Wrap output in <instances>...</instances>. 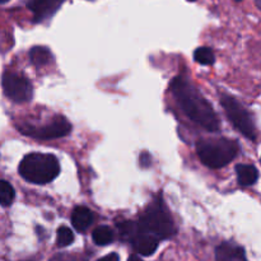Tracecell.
<instances>
[{
  "mask_svg": "<svg viewBox=\"0 0 261 261\" xmlns=\"http://www.w3.org/2000/svg\"><path fill=\"white\" fill-rule=\"evenodd\" d=\"M194 59L200 65H212L216 60V56L212 48L209 47H198L194 53Z\"/></svg>",
  "mask_w": 261,
  "mask_h": 261,
  "instance_id": "obj_15",
  "label": "cell"
},
{
  "mask_svg": "<svg viewBox=\"0 0 261 261\" xmlns=\"http://www.w3.org/2000/svg\"><path fill=\"white\" fill-rule=\"evenodd\" d=\"M216 261H249L244 247L234 242H223L216 250Z\"/></svg>",
  "mask_w": 261,
  "mask_h": 261,
  "instance_id": "obj_9",
  "label": "cell"
},
{
  "mask_svg": "<svg viewBox=\"0 0 261 261\" xmlns=\"http://www.w3.org/2000/svg\"><path fill=\"white\" fill-rule=\"evenodd\" d=\"M97 261H120V257H119V255L115 254V252H112V254L106 255V256L101 257V259H98Z\"/></svg>",
  "mask_w": 261,
  "mask_h": 261,
  "instance_id": "obj_19",
  "label": "cell"
},
{
  "mask_svg": "<svg viewBox=\"0 0 261 261\" xmlns=\"http://www.w3.org/2000/svg\"><path fill=\"white\" fill-rule=\"evenodd\" d=\"M117 229L120 236L126 241L133 234L150 237L157 240L158 242L171 239L176 234L175 222L161 195H158L152 201V204L137 222H120L117 223Z\"/></svg>",
  "mask_w": 261,
  "mask_h": 261,
  "instance_id": "obj_2",
  "label": "cell"
},
{
  "mask_svg": "<svg viewBox=\"0 0 261 261\" xmlns=\"http://www.w3.org/2000/svg\"><path fill=\"white\" fill-rule=\"evenodd\" d=\"M255 3H256V7H257V8H260V7H261V3H260V0H255Z\"/></svg>",
  "mask_w": 261,
  "mask_h": 261,
  "instance_id": "obj_21",
  "label": "cell"
},
{
  "mask_svg": "<svg viewBox=\"0 0 261 261\" xmlns=\"http://www.w3.org/2000/svg\"><path fill=\"white\" fill-rule=\"evenodd\" d=\"M170 89L180 109L191 121L198 124L206 132H218L221 127L218 115L216 114L208 99L188 78L182 75L173 78L170 84Z\"/></svg>",
  "mask_w": 261,
  "mask_h": 261,
  "instance_id": "obj_1",
  "label": "cell"
},
{
  "mask_svg": "<svg viewBox=\"0 0 261 261\" xmlns=\"http://www.w3.org/2000/svg\"><path fill=\"white\" fill-rule=\"evenodd\" d=\"M189 2H195V0H189Z\"/></svg>",
  "mask_w": 261,
  "mask_h": 261,
  "instance_id": "obj_24",
  "label": "cell"
},
{
  "mask_svg": "<svg viewBox=\"0 0 261 261\" xmlns=\"http://www.w3.org/2000/svg\"><path fill=\"white\" fill-rule=\"evenodd\" d=\"M74 241V234L68 227H60L58 229V237H56V245L59 247L69 246Z\"/></svg>",
  "mask_w": 261,
  "mask_h": 261,
  "instance_id": "obj_16",
  "label": "cell"
},
{
  "mask_svg": "<svg viewBox=\"0 0 261 261\" xmlns=\"http://www.w3.org/2000/svg\"><path fill=\"white\" fill-rule=\"evenodd\" d=\"M2 86L5 96L13 102H28L33 96L32 84L19 73L5 71L2 79Z\"/></svg>",
  "mask_w": 261,
  "mask_h": 261,
  "instance_id": "obj_7",
  "label": "cell"
},
{
  "mask_svg": "<svg viewBox=\"0 0 261 261\" xmlns=\"http://www.w3.org/2000/svg\"><path fill=\"white\" fill-rule=\"evenodd\" d=\"M65 0H27V8L32 12L33 20L37 23L53 17Z\"/></svg>",
  "mask_w": 261,
  "mask_h": 261,
  "instance_id": "obj_8",
  "label": "cell"
},
{
  "mask_svg": "<svg viewBox=\"0 0 261 261\" xmlns=\"http://www.w3.org/2000/svg\"><path fill=\"white\" fill-rule=\"evenodd\" d=\"M50 261H78L76 257L71 254H66V252H60L51 257Z\"/></svg>",
  "mask_w": 261,
  "mask_h": 261,
  "instance_id": "obj_17",
  "label": "cell"
},
{
  "mask_svg": "<svg viewBox=\"0 0 261 261\" xmlns=\"http://www.w3.org/2000/svg\"><path fill=\"white\" fill-rule=\"evenodd\" d=\"M114 231L107 226H99L92 233L93 242L96 245H98V246H106V245L111 244L114 241Z\"/></svg>",
  "mask_w": 261,
  "mask_h": 261,
  "instance_id": "obj_13",
  "label": "cell"
},
{
  "mask_svg": "<svg viewBox=\"0 0 261 261\" xmlns=\"http://www.w3.org/2000/svg\"><path fill=\"white\" fill-rule=\"evenodd\" d=\"M30 60L35 66H45L53 61V54L45 46H35L30 50Z\"/></svg>",
  "mask_w": 261,
  "mask_h": 261,
  "instance_id": "obj_12",
  "label": "cell"
},
{
  "mask_svg": "<svg viewBox=\"0 0 261 261\" xmlns=\"http://www.w3.org/2000/svg\"><path fill=\"white\" fill-rule=\"evenodd\" d=\"M139 162L142 165V167H148V166H150V155L148 153H142V155L139 158Z\"/></svg>",
  "mask_w": 261,
  "mask_h": 261,
  "instance_id": "obj_18",
  "label": "cell"
},
{
  "mask_svg": "<svg viewBox=\"0 0 261 261\" xmlns=\"http://www.w3.org/2000/svg\"><path fill=\"white\" fill-rule=\"evenodd\" d=\"M127 261H144L142 259H139V256H137V255H132V256L129 257V260Z\"/></svg>",
  "mask_w": 261,
  "mask_h": 261,
  "instance_id": "obj_20",
  "label": "cell"
},
{
  "mask_svg": "<svg viewBox=\"0 0 261 261\" xmlns=\"http://www.w3.org/2000/svg\"><path fill=\"white\" fill-rule=\"evenodd\" d=\"M236 175L240 185L251 186L256 184L257 178H259V171L252 165H237Z\"/></svg>",
  "mask_w": 261,
  "mask_h": 261,
  "instance_id": "obj_11",
  "label": "cell"
},
{
  "mask_svg": "<svg viewBox=\"0 0 261 261\" xmlns=\"http://www.w3.org/2000/svg\"><path fill=\"white\" fill-rule=\"evenodd\" d=\"M196 152L203 165L213 170H218L237 157L240 145L236 140L228 138H213L200 140L196 144Z\"/></svg>",
  "mask_w": 261,
  "mask_h": 261,
  "instance_id": "obj_4",
  "label": "cell"
},
{
  "mask_svg": "<svg viewBox=\"0 0 261 261\" xmlns=\"http://www.w3.org/2000/svg\"><path fill=\"white\" fill-rule=\"evenodd\" d=\"M15 191L8 181L0 180V205L10 206L14 201Z\"/></svg>",
  "mask_w": 261,
  "mask_h": 261,
  "instance_id": "obj_14",
  "label": "cell"
},
{
  "mask_svg": "<svg viewBox=\"0 0 261 261\" xmlns=\"http://www.w3.org/2000/svg\"><path fill=\"white\" fill-rule=\"evenodd\" d=\"M18 130L23 135H27L30 138L40 140H50L58 139V138L66 137L70 133L71 125L64 116H55L50 122L45 125H30L23 124L18 125Z\"/></svg>",
  "mask_w": 261,
  "mask_h": 261,
  "instance_id": "obj_6",
  "label": "cell"
},
{
  "mask_svg": "<svg viewBox=\"0 0 261 261\" xmlns=\"http://www.w3.org/2000/svg\"><path fill=\"white\" fill-rule=\"evenodd\" d=\"M19 173L28 182L45 185L58 177L60 173V163L53 154L30 153L19 163Z\"/></svg>",
  "mask_w": 261,
  "mask_h": 261,
  "instance_id": "obj_3",
  "label": "cell"
},
{
  "mask_svg": "<svg viewBox=\"0 0 261 261\" xmlns=\"http://www.w3.org/2000/svg\"><path fill=\"white\" fill-rule=\"evenodd\" d=\"M234 2H242V0H234Z\"/></svg>",
  "mask_w": 261,
  "mask_h": 261,
  "instance_id": "obj_23",
  "label": "cell"
},
{
  "mask_svg": "<svg viewBox=\"0 0 261 261\" xmlns=\"http://www.w3.org/2000/svg\"><path fill=\"white\" fill-rule=\"evenodd\" d=\"M7 2H9V0H0V4H2V3H7Z\"/></svg>",
  "mask_w": 261,
  "mask_h": 261,
  "instance_id": "obj_22",
  "label": "cell"
},
{
  "mask_svg": "<svg viewBox=\"0 0 261 261\" xmlns=\"http://www.w3.org/2000/svg\"><path fill=\"white\" fill-rule=\"evenodd\" d=\"M93 223V213L87 206H76L71 213V224L79 232H84Z\"/></svg>",
  "mask_w": 261,
  "mask_h": 261,
  "instance_id": "obj_10",
  "label": "cell"
},
{
  "mask_svg": "<svg viewBox=\"0 0 261 261\" xmlns=\"http://www.w3.org/2000/svg\"><path fill=\"white\" fill-rule=\"evenodd\" d=\"M221 103L229 121L245 138L255 142L257 139V129L255 120L249 110L234 97L227 93L221 94Z\"/></svg>",
  "mask_w": 261,
  "mask_h": 261,
  "instance_id": "obj_5",
  "label": "cell"
}]
</instances>
